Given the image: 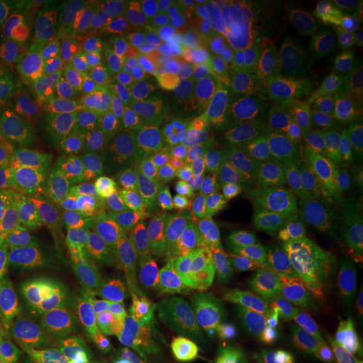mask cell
<instances>
[{"label": "cell", "mask_w": 363, "mask_h": 363, "mask_svg": "<svg viewBox=\"0 0 363 363\" xmlns=\"http://www.w3.org/2000/svg\"><path fill=\"white\" fill-rule=\"evenodd\" d=\"M143 6V4H142ZM178 28L140 9L117 35L104 73V99L87 152L119 157L174 105Z\"/></svg>", "instance_id": "obj_1"}, {"label": "cell", "mask_w": 363, "mask_h": 363, "mask_svg": "<svg viewBox=\"0 0 363 363\" xmlns=\"http://www.w3.org/2000/svg\"><path fill=\"white\" fill-rule=\"evenodd\" d=\"M264 2H204L176 47L174 105L176 116L224 111L226 95L245 51L248 35Z\"/></svg>", "instance_id": "obj_2"}, {"label": "cell", "mask_w": 363, "mask_h": 363, "mask_svg": "<svg viewBox=\"0 0 363 363\" xmlns=\"http://www.w3.org/2000/svg\"><path fill=\"white\" fill-rule=\"evenodd\" d=\"M133 184L119 157L83 152L73 157L49 194L52 216L67 247L83 257H95L131 228Z\"/></svg>", "instance_id": "obj_3"}, {"label": "cell", "mask_w": 363, "mask_h": 363, "mask_svg": "<svg viewBox=\"0 0 363 363\" xmlns=\"http://www.w3.org/2000/svg\"><path fill=\"white\" fill-rule=\"evenodd\" d=\"M2 89L13 117L47 125L63 140L81 125L91 101L87 79L71 45L51 35L28 47Z\"/></svg>", "instance_id": "obj_4"}, {"label": "cell", "mask_w": 363, "mask_h": 363, "mask_svg": "<svg viewBox=\"0 0 363 363\" xmlns=\"http://www.w3.org/2000/svg\"><path fill=\"white\" fill-rule=\"evenodd\" d=\"M190 214L169 220L131 226L95 255L107 291V303L121 323L138 321L157 297L166 293V260L188 230Z\"/></svg>", "instance_id": "obj_5"}, {"label": "cell", "mask_w": 363, "mask_h": 363, "mask_svg": "<svg viewBox=\"0 0 363 363\" xmlns=\"http://www.w3.org/2000/svg\"><path fill=\"white\" fill-rule=\"evenodd\" d=\"M107 298H101L75 272L51 277L40 301V335L77 363H111L123 327Z\"/></svg>", "instance_id": "obj_6"}, {"label": "cell", "mask_w": 363, "mask_h": 363, "mask_svg": "<svg viewBox=\"0 0 363 363\" xmlns=\"http://www.w3.org/2000/svg\"><path fill=\"white\" fill-rule=\"evenodd\" d=\"M297 33V6L264 2L240 55L222 113L240 121L252 109L264 107V93L274 65L286 43Z\"/></svg>", "instance_id": "obj_7"}, {"label": "cell", "mask_w": 363, "mask_h": 363, "mask_svg": "<svg viewBox=\"0 0 363 363\" xmlns=\"http://www.w3.org/2000/svg\"><path fill=\"white\" fill-rule=\"evenodd\" d=\"M71 162L63 138L47 125L13 117L0 128V180L21 194H51Z\"/></svg>", "instance_id": "obj_8"}, {"label": "cell", "mask_w": 363, "mask_h": 363, "mask_svg": "<svg viewBox=\"0 0 363 363\" xmlns=\"http://www.w3.org/2000/svg\"><path fill=\"white\" fill-rule=\"evenodd\" d=\"M145 341H206L250 331L233 298H194L164 293L131 325Z\"/></svg>", "instance_id": "obj_9"}, {"label": "cell", "mask_w": 363, "mask_h": 363, "mask_svg": "<svg viewBox=\"0 0 363 363\" xmlns=\"http://www.w3.org/2000/svg\"><path fill=\"white\" fill-rule=\"evenodd\" d=\"M61 269L57 236L26 218L0 233V315L14 311Z\"/></svg>", "instance_id": "obj_10"}, {"label": "cell", "mask_w": 363, "mask_h": 363, "mask_svg": "<svg viewBox=\"0 0 363 363\" xmlns=\"http://www.w3.org/2000/svg\"><path fill=\"white\" fill-rule=\"evenodd\" d=\"M180 123V168L196 192L206 194L222 169L242 156L245 128L236 117L222 111L192 113Z\"/></svg>", "instance_id": "obj_11"}, {"label": "cell", "mask_w": 363, "mask_h": 363, "mask_svg": "<svg viewBox=\"0 0 363 363\" xmlns=\"http://www.w3.org/2000/svg\"><path fill=\"white\" fill-rule=\"evenodd\" d=\"M190 233L218 260V264L233 281L245 279L250 220L236 216L214 198L202 194L190 212Z\"/></svg>", "instance_id": "obj_12"}, {"label": "cell", "mask_w": 363, "mask_h": 363, "mask_svg": "<svg viewBox=\"0 0 363 363\" xmlns=\"http://www.w3.org/2000/svg\"><path fill=\"white\" fill-rule=\"evenodd\" d=\"M264 226L289 252L301 259H325L335 240L333 224L325 210L307 194L272 206Z\"/></svg>", "instance_id": "obj_13"}, {"label": "cell", "mask_w": 363, "mask_h": 363, "mask_svg": "<svg viewBox=\"0 0 363 363\" xmlns=\"http://www.w3.org/2000/svg\"><path fill=\"white\" fill-rule=\"evenodd\" d=\"M166 281L169 291L180 297L224 298L230 301L233 279L218 260L196 240L190 228L182 234L166 260Z\"/></svg>", "instance_id": "obj_14"}, {"label": "cell", "mask_w": 363, "mask_h": 363, "mask_svg": "<svg viewBox=\"0 0 363 363\" xmlns=\"http://www.w3.org/2000/svg\"><path fill=\"white\" fill-rule=\"evenodd\" d=\"M303 277H283L269 283L250 285L234 298L250 329L289 339L305 305Z\"/></svg>", "instance_id": "obj_15"}, {"label": "cell", "mask_w": 363, "mask_h": 363, "mask_svg": "<svg viewBox=\"0 0 363 363\" xmlns=\"http://www.w3.org/2000/svg\"><path fill=\"white\" fill-rule=\"evenodd\" d=\"M311 143L305 117L297 107L271 105L242 130V156L252 160H303Z\"/></svg>", "instance_id": "obj_16"}, {"label": "cell", "mask_w": 363, "mask_h": 363, "mask_svg": "<svg viewBox=\"0 0 363 363\" xmlns=\"http://www.w3.org/2000/svg\"><path fill=\"white\" fill-rule=\"evenodd\" d=\"M311 156L319 178V204L333 226H347L363 214V172L325 142L313 145Z\"/></svg>", "instance_id": "obj_17"}, {"label": "cell", "mask_w": 363, "mask_h": 363, "mask_svg": "<svg viewBox=\"0 0 363 363\" xmlns=\"http://www.w3.org/2000/svg\"><path fill=\"white\" fill-rule=\"evenodd\" d=\"M298 33L335 55L363 49V2L331 0L297 6Z\"/></svg>", "instance_id": "obj_18"}, {"label": "cell", "mask_w": 363, "mask_h": 363, "mask_svg": "<svg viewBox=\"0 0 363 363\" xmlns=\"http://www.w3.org/2000/svg\"><path fill=\"white\" fill-rule=\"evenodd\" d=\"M200 194L184 176L182 168H172L133 186L131 192V226H145L190 214Z\"/></svg>", "instance_id": "obj_19"}, {"label": "cell", "mask_w": 363, "mask_h": 363, "mask_svg": "<svg viewBox=\"0 0 363 363\" xmlns=\"http://www.w3.org/2000/svg\"><path fill=\"white\" fill-rule=\"evenodd\" d=\"M180 117L169 109L130 143V147L119 156V164L133 186L180 166Z\"/></svg>", "instance_id": "obj_20"}, {"label": "cell", "mask_w": 363, "mask_h": 363, "mask_svg": "<svg viewBox=\"0 0 363 363\" xmlns=\"http://www.w3.org/2000/svg\"><path fill=\"white\" fill-rule=\"evenodd\" d=\"M337 59L339 55L305 37L303 33H297L286 43L274 65L264 93V104L281 99L293 91L307 89L313 81L323 77L337 63Z\"/></svg>", "instance_id": "obj_21"}, {"label": "cell", "mask_w": 363, "mask_h": 363, "mask_svg": "<svg viewBox=\"0 0 363 363\" xmlns=\"http://www.w3.org/2000/svg\"><path fill=\"white\" fill-rule=\"evenodd\" d=\"M55 23L52 4H26L0 0V87L14 65L39 39L43 25Z\"/></svg>", "instance_id": "obj_22"}, {"label": "cell", "mask_w": 363, "mask_h": 363, "mask_svg": "<svg viewBox=\"0 0 363 363\" xmlns=\"http://www.w3.org/2000/svg\"><path fill=\"white\" fill-rule=\"evenodd\" d=\"M321 260L295 257L269 233L264 222H250V242L245 260V281H248V286L283 277H303Z\"/></svg>", "instance_id": "obj_23"}, {"label": "cell", "mask_w": 363, "mask_h": 363, "mask_svg": "<svg viewBox=\"0 0 363 363\" xmlns=\"http://www.w3.org/2000/svg\"><path fill=\"white\" fill-rule=\"evenodd\" d=\"M305 305L289 339L298 347H307L333 329L335 319V274L327 260H321L303 277Z\"/></svg>", "instance_id": "obj_24"}, {"label": "cell", "mask_w": 363, "mask_h": 363, "mask_svg": "<svg viewBox=\"0 0 363 363\" xmlns=\"http://www.w3.org/2000/svg\"><path fill=\"white\" fill-rule=\"evenodd\" d=\"M206 194L236 216L250 222H264L271 210L248 156L236 157L228 168L222 169Z\"/></svg>", "instance_id": "obj_25"}, {"label": "cell", "mask_w": 363, "mask_h": 363, "mask_svg": "<svg viewBox=\"0 0 363 363\" xmlns=\"http://www.w3.org/2000/svg\"><path fill=\"white\" fill-rule=\"evenodd\" d=\"M234 337L206 341H145L138 363H228Z\"/></svg>", "instance_id": "obj_26"}, {"label": "cell", "mask_w": 363, "mask_h": 363, "mask_svg": "<svg viewBox=\"0 0 363 363\" xmlns=\"http://www.w3.org/2000/svg\"><path fill=\"white\" fill-rule=\"evenodd\" d=\"M305 91L335 104L363 107V49L341 55L337 63Z\"/></svg>", "instance_id": "obj_27"}, {"label": "cell", "mask_w": 363, "mask_h": 363, "mask_svg": "<svg viewBox=\"0 0 363 363\" xmlns=\"http://www.w3.org/2000/svg\"><path fill=\"white\" fill-rule=\"evenodd\" d=\"M303 350L291 339L250 329L234 335L228 363H301Z\"/></svg>", "instance_id": "obj_28"}, {"label": "cell", "mask_w": 363, "mask_h": 363, "mask_svg": "<svg viewBox=\"0 0 363 363\" xmlns=\"http://www.w3.org/2000/svg\"><path fill=\"white\" fill-rule=\"evenodd\" d=\"M252 160V157H250ZM262 196L269 206H277L291 198L305 194V166L303 160L277 157V160H252Z\"/></svg>", "instance_id": "obj_29"}, {"label": "cell", "mask_w": 363, "mask_h": 363, "mask_svg": "<svg viewBox=\"0 0 363 363\" xmlns=\"http://www.w3.org/2000/svg\"><path fill=\"white\" fill-rule=\"evenodd\" d=\"M333 333L345 345V350L350 351L355 363H363V298L353 286L337 277Z\"/></svg>", "instance_id": "obj_30"}, {"label": "cell", "mask_w": 363, "mask_h": 363, "mask_svg": "<svg viewBox=\"0 0 363 363\" xmlns=\"http://www.w3.org/2000/svg\"><path fill=\"white\" fill-rule=\"evenodd\" d=\"M0 363H77L51 345L39 331L18 327L0 343Z\"/></svg>", "instance_id": "obj_31"}, {"label": "cell", "mask_w": 363, "mask_h": 363, "mask_svg": "<svg viewBox=\"0 0 363 363\" xmlns=\"http://www.w3.org/2000/svg\"><path fill=\"white\" fill-rule=\"evenodd\" d=\"M327 264L331 267V271L335 272V277L345 281L347 285L353 286L363 298V252L351 245L345 236L337 234L333 245L327 252Z\"/></svg>", "instance_id": "obj_32"}, {"label": "cell", "mask_w": 363, "mask_h": 363, "mask_svg": "<svg viewBox=\"0 0 363 363\" xmlns=\"http://www.w3.org/2000/svg\"><path fill=\"white\" fill-rule=\"evenodd\" d=\"M339 133V154L353 168L363 172V107L341 109L335 117Z\"/></svg>", "instance_id": "obj_33"}, {"label": "cell", "mask_w": 363, "mask_h": 363, "mask_svg": "<svg viewBox=\"0 0 363 363\" xmlns=\"http://www.w3.org/2000/svg\"><path fill=\"white\" fill-rule=\"evenodd\" d=\"M301 363H355V359L331 329L303 350Z\"/></svg>", "instance_id": "obj_34"}, {"label": "cell", "mask_w": 363, "mask_h": 363, "mask_svg": "<svg viewBox=\"0 0 363 363\" xmlns=\"http://www.w3.org/2000/svg\"><path fill=\"white\" fill-rule=\"evenodd\" d=\"M26 210L11 192L0 188V233L26 220Z\"/></svg>", "instance_id": "obj_35"}, {"label": "cell", "mask_w": 363, "mask_h": 363, "mask_svg": "<svg viewBox=\"0 0 363 363\" xmlns=\"http://www.w3.org/2000/svg\"><path fill=\"white\" fill-rule=\"evenodd\" d=\"M341 236H345L353 247L363 252V214L362 216H357L355 220H351L350 224L345 226V230H343Z\"/></svg>", "instance_id": "obj_36"}]
</instances>
